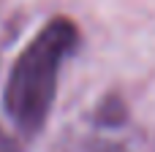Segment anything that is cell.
<instances>
[{
  "instance_id": "7a4b0ae2",
  "label": "cell",
  "mask_w": 155,
  "mask_h": 152,
  "mask_svg": "<svg viewBox=\"0 0 155 152\" xmlns=\"http://www.w3.org/2000/svg\"><path fill=\"white\" fill-rule=\"evenodd\" d=\"M0 152H19V147L14 144V139L5 131H0Z\"/></svg>"
},
{
  "instance_id": "6da1fadb",
  "label": "cell",
  "mask_w": 155,
  "mask_h": 152,
  "mask_svg": "<svg viewBox=\"0 0 155 152\" xmlns=\"http://www.w3.org/2000/svg\"><path fill=\"white\" fill-rule=\"evenodd\" d=\"M76 46L79 27L68 16H54L14 60L3 87V109L22 136H35L46 125L63 63L76 52Z\"/></svg>"
}]
</instances>
